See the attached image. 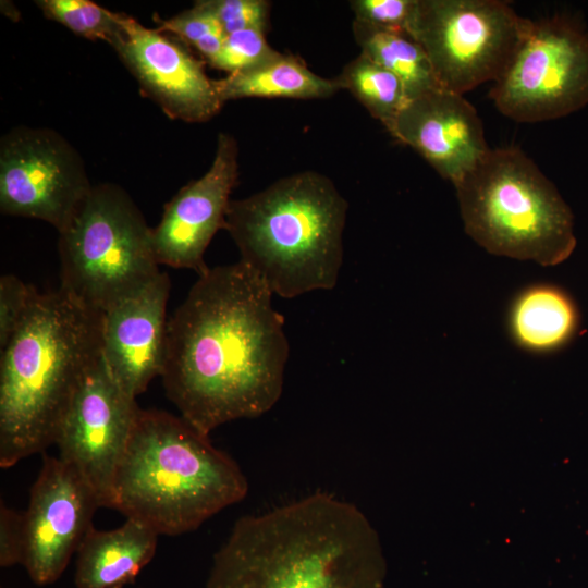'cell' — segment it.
<instances>
[{
    "instance_id": "24",
    "label": "cell",
    "mask_w": 588,
    "mask_h": 588,
    "mask_svg": "<svg viewBox=\"0 0 588 588\" xmlns=\"http://www.w3.org/2000/svg\"><path fill=\"white\" fill-rule=\"evenodd\" d=\"M281 52L274 50L259 29H245L225 35L222 48L208 64L228 74L255 69Z\"/></svg>"
},
{
    "instance_id": "11",
    "label": "cell",
    "mask_w": 588,
    "mask_h": 588,
    "mask_svg": "<svg viewBox=\"0 0 588 588\" xmlns=\"http://www.w3.org/2000/svg\"><path fill=\"white\" fill-rule=\"evenodd\" d=\"M112 376L102 356L75 390L58 426L53 444L109 507L117 468L140 412Z\"/></svg>"
},
{
    "instance_id": "19",
    "label": "cell",
    "mask_w": 588,
    "mask_h": 588,
    "mask_svg": "<svg viewBox=\"0 0 588 588\" xmlns=\"http://www.w3.org/2000/svg\"><path fill=\"white\" fill-rule=\"evenodd\" d=\"M221 101L242 98L321 99L340 89L335 79L314 73L295 56L277 58L244 72L215 79Z\"/></svg>"
},
{
    "instance_id": "7",
    "label": "cell",
    "mask_w": 588,
    "mask_h": 588,
    "mask_svg": "<svg viewBox=\"0 0 588 588\" xmlns=\"http://www.w3.org/2000/svg\"><path fill=\"white\" fill-rule=\"evenodd\" d=\"M60 287L102 314L160 273L151 229L128 194L112 183L91 187L59 233Z\"/></svg>"
},
{
    "instance_id": "6",
    "label": "cell",
    "mask_w": 588,
    "mask_h": 588,
    "mask_svg": "<svg viewBox=\"0 0 588 588\" xmlns=\"http://www.w3.org/2000/svg\"><path fill=\"white\" fill-rule=\"evenodd\" d=\"M454 186L465 232L487 252L543 267L573 254L569 206L518 147L490 148Z\"/></svg>"
},
{
    "instance_id": "20",
    "label": "cell",
    "mask_w": 588,
    "mask_h": 588,
    "mask_svg": "<svg viewBox=\"0 0 588 588\" xmlns=\"http://www.w3.org/2000/svg\"><path fill=\"white\" fill-rule=\"evenodd\" d=\"M360 54L397 76L409 97L441 88L424 48L407 33L376 28L353 21Z\"/></svg>"
},
{
    "instance_id": "2",
    "label": "cell",
    "mask_w": 588,
    "mask_h": 588,
    "mask_svg": "<svg viewBox=\"0 0 588 588\" xmlns=\"http://www.w3.org/2000/svg\"><path fill=\"white\" fill-rule=\"evenodd\" d=\"M379 536L353 503L315 492L238 518L205 588H385Z\"/></svg>"
},
{
    "instance_id": "25",
    "label": "cell",
    "mask_w": 588,
    "mask_h": 588,
    "mask_svg": "<svg viewBox=\"0 0 588 588\" xmlns=\"http://www.w3.org/2000/svg\"><path fill=\"white\" fill-rule=\"evenodd\" d=\"M225 35L245 30H268L271 4L266 0H207Z\"/></svg>"
},
{
    "instance_id": "3",
    "label": "cell",
    "mask_w": 588,
    "mask_h": 588,
    "mask_svg": "<svg viewBox=\"0 0 588 588\" xmlns=\"http://www.w3.org/2000/svg\"><path fill=\"white\" fill-rule=\"evenodd\" d=\"M100 355L101 314L61 287L36 293L1 350V468L53 444L75 390Z\"/></svg>"
},
{
    "instance_id": "14",
    "label": "cell",
    "mask_w": 588,
    "mask_h": 588,
    "mask_svg": "<svg viewBox=\"0 0 588 588\" xmlns=\"http://www.w3.org/2000/svg\"><path fill=\"white\" fill-rule=\"evenodd\" d=\"M237 157L235 138L220 133L208 171L166 204L159 223L151 229L159 266L191 269L198 275L209 269L204 255L215 234L225 230L230 196L238 175Z\"/></svg>"
},
{
    "instance_id": "12",
    "label": "cell",
    "mask_w": 588,
    "mask_h": 588,
    "mask_svg": "<svg viewBox=\"0 0 588 588\" xmlns=\"http://www.w3.org/2000/svg\"><path fill=\"white\" fill-rule=\"evenodd\" d=\"M100 501L70 464L44 456L24 514L25 547L22 566L39 586L54 583L94 527Z\"/></svg>"
},
{
    "instance_id": "1",
    "label": "cell",
    "mask_w": 588,
    "mask_h": 588,
    "mask_svg": "<svg viewBox=\"0 0 588 588\" xmlns=\"http://www.w3.org/2000/svg\"><path fill=\"white\" fill-rule=\"evenodd\" d=\"M272 292L245 264L198 275L168 320L162 383L181 417L203 434L269 412L289 358Z\"/></svg>"
},
{
    "instance_id": "18",
    "label": "cell",
    "mask_w": 588,
    "mask_h": 588,
    "mask_svg": "<svg viewBox=\"0 0 588 588\" xmlns=\"http://www.w3.org/2000/svg\"><path fill=\"white\" fill-rule=\"evenodd\" d=\"M579 323V311L571 295L549 283L524 287L514 296L506 316L513 343L532 354L563 348L576 336Z\"/></svg>"
},
{
    "instance_id": "26",
    "label": "cell",
    "mask_w": 588,
    "mask_h": 588,
    "mask_svg": "<svg viewBox=\"0 0 588 588\" xmlns=\"http://www.w3.org/2000/svg\"><path fill=\"white\" fill-rule=\"evenodd\" d=\"M417 0H354L351 8L355 21L366 25L407 33Z\"/></svg>"
},
{
    "instance_id": "10",
    "label": "cell",
    "mask_w": 588,
    "mask_h": 588,
    "mask_svg": "<svg viewBox=\"0 0 588 588\" xmlns=\"http://www.w3.org/2000/svg\"><path fill=\"white\" fill-rule=\"evenodd\" d=\"M83 159L58 132L19 126L0 143V210L42 220L59 233L89 194Z\"/></svg>"
},
{
    "instance_id": "9",
    "label": "cell",
    "mask_w": 588,
    "mask_h": 588,
    "mask_svg": "<svg viewBox=\"0 0 588 588\" xmlns=\"http://www.w3.org/2000/svg\"><path fill=\"white\" fill-rule=\"evenodd\" d=\"M489 97L520 123L567 117L588 105V30L564 14L531 21Z\"/></svg>"
},
{
    "instance_id": "13",
    "label": "cell",
    "mask_w": 588,
    "mask_h": 588,
    "mask_svg": "<svg viewBox=\"0 0 588 588\" xmlns=\"http://www.w3.org/2000/svg\"><path fill=\"white\" fill-rule=\"evenodd\" d=\"M110 46L143 94L169 118L200 123L222 109L215 79L180 39L121 13V27Z\"/></svg>"
},
{
    "instance_id": "4",
    "label": "cell",
    "mask_w": 588,
    "mask_h": 588,
    "mask_svg": "<svg viewBox=\"0 0 588 588\" xmlns=\"http://www.w3.org/2000/svg\"><path fill=\"white\" fill-rule=\"evenodd\" d=\"M248 491L236 462L167 412L140 409L117 468L109 507L159 535L197 529Z\"/></svg>"
},
{
    "instance_id": "22",
    "label": "cell",
    "mask_w": 588,
    "mask_h": 588,
    "mask_svg": "<svg viewBox=\"0 0 588 588\" xmlns=\"http://www.w3.org/2000/svg\"><path fill=\"white\" fill-rule=\"evenodd\" d=\"M44 15L89 40L111 44L121 27V13L88 0L35 1Z\"/></svg>"
},
{
    "instance_id": "21",
    "label": "cell",
    "mask_w": 588,
    "mask_h": 588,
    "mask_svg": "<svg viewBox=\"0 0 588 588\" xmlns=\"http://www.w3.org/2000/svg\"><path fill=\"white\" fill-rule=\"evenodd\" d=\"M334 79L388 131L409 101L402 81L363 54L348 62Z\"/></svg>"
},
{
    "instance_id": "8",
    "label": "cell",
    "mask_w": 588,
    "mask_h": 588,
    "mask_svg": "<svg viewBox=\"0 0 588 588\" xmlns=\"http://www.w3.org/2000/svg\"><path fill=\"white\" fill-rule=\"evenodd\" d=\"M532 20L500 0H417L407 29L441 88L463 95L506 70Z\"/></svg>"
},
{
    "instance_id": "5",
    "label": "cell",
    "mask_w": 588,
    "mask_h": 588,
    "mask_svg": "<svg viewBox=\"0 0 588 588\" xmlns=\"http://www.w3.org/2000/svg\"><path fill=\"white\" fill-rule=\"evenodd\" d=\"M347 209L329 177L303 171L231 200L225 231L272 294L294 298L336 285Z\"/></svg>"
},
{
    "instance_id": "28",
    "label": "cell",
    "mask_w": 588,
    "mask_h": 588,
    "mask_svg": "<svg viewBox=\"0 0 588 588\" xmlns=\"http://www.w3.org/2000/svg\"><path fill=\"white\" fill-rule=\"evenodd\" d=\"M25 547L24 514L0 504V565H22Z\"/></svg>"
},
{
    "instance_id": "15",
    "label": "cell",
    "mask_w": 588,
    "mask_h": 588,
    "mask_svg": "<svg viewBox=\"0 0 588 588\" xmlns=\"http://www.w3.org/2000/svg\"><path fill=\"white\" fill-rule=\"evenodd\" d=\"M170 289L168 273L160 271L101 314L102 356L120 387L135 399L163 371Z\"/></svg>"
},
{
    "instance_id": "27",
    "label": "cell",
    "mask_w": 588,
    "mask_h": 588,
    "mask_svg": "<svg viewBox=\"0 0 588 588\" xmlns=\"http://www.w3.org/2000/svg\"><path fill=\"white\" fill-rule=\"evenodd\" d=\"M38 291L14 274L0 278V348L15 332Z\"/></svg>"
},
{
    "instance_id": "16",
    "label": "cell",
    "mask_w": 588,
    "mask_h": 588,
    "mask_svg": "<svg viewBox=\"0 0 588 588\" xmlns=\"http://www.w3.org/2000/svg\"><path fill=\"white\" fill-rule=\"evenodd\" d=\"M388 132L453 185L490 150L476 108L443 88L409 99Z\"/></svg>"
},
{
    "instance_id": "17",
    "label": "cell",
    "mask_w": 588,
    "mask_h": 588,
    "mask_svg": "<svg viewBox=\"0 0 588 588\" xmlns=\"http://www.w3.org/2000/svg\"><path fill=\"white\" fill-rule=\"evenodd\" d=\"M160 535L133 519L118 528L93 527L77 549L76 588H124L152 560Z\"/></svg>"
},
{
    "instance_id": "23",
    "label": "cell",
    "mask_w": 588,
    "mask_h": 588,
    "mask_svg": "<svg viewBox=\"0 0 588 588\" xmlns=\"http://www.w3.org/2000/svg\"><path fill=\"white\" fill-rule=\"evenodd\" d=\"M158 29L193 46L207 63L219 53L225 38L207 0L196 1L191 9L168 20H160Z\"/></svg>"
}]
</instances>
